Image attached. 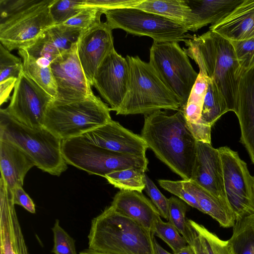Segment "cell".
Listing matches in <instances>:
<instances>
[{
	"instance_id": "6da1fadb",
	"label": "cell",
	"mask_w": 254,
	"mask_h": 254,
	"mask_svg": "<svg viewBox=\"0 0 254 254\" xmlns=\"http://www.w3.org/2000/svg\"><path fill=\"white\" fill-rule=\"evenodd\" d=\"M140 136L157 157L183 180H190L196 142L183 109L172 115L158 110L145 114Z\"/></svg>"
},
{
	"instance_id": "7a4b0ae2",
	"label": "cell",
	"mask_w": 254,
	"mask_h": 254,
	"mask_svg": "<svg viewBox=\"0 0 254 254\" xmlns=\"http://www.w3.org/2000/svg\"><path fill=\"white\" fill-rule=\"evenodd\" d=\"M183 50L202 71L215 84L224 96L229 111H237V97L240 78L243 74L230 40L209 30L191 36L184 41Z\"/></svg>"
},
{
	"instance_id": "3957f363",
	"label": "cell",
	"mask_w": 254,
	"mask_h": 254,
	"mask_svg": "<svg viewBox=\"0 0 254 254\" xmlns=\"http://www.w3.org/2000/svg\"><path fill=\"white\" fill-rule=\"evenodd\" d=\"M154 236L110 205L92 220L88 249L105 254H155Z\"/></svg>"
},
{
	"instance_id": "277c9868",
	"label": "cell",
	"mask_w": 254,
	"mask_h": 254,
	"mask_svg": "<svg viewBox=\"0 0 254 254\" xmlns=\"http://www.w3.org/2000/svg\"><path fill=\"white\" fill-rule=\"evenodd\" d=\"M129 79L124 99L116 115L147 114L162 109L178 111L180 99L165 85L149 63L127 56Z\"/></svg>"
},
{
	"instance_id": "5b68a950",
	"label": "cell",
	"mask_w": 254,
	"mask_h": 254,
	"mask_svg": "<svg viewBox=\"0 0 254 254\" xmlns=\"http://www.w3.org/2000/svg\"><path fill=\"white\" fill-rule=\"evenodd\" d=\"M0 139L19 147L43 172L59 176L67 168L62 152V140L44 127L33 128L21 124L6 108L0 110Z\"/></svg>"
},
{
	"instance_id": "8992f818",
	"label": "cell",
	"mask_w": 254,
	"mask_h": 254,
	"mask_svg": "<svg viewBox=\"0 0 254 254\" xmlns=\"http://www.w3.org/2000/svg\"><path fill=\"white\" fill-rule=\"evenodd\" d=\"M110 108L94 94L79 101L49 104L43 127L61 140L78 137L112 120Z\"/></svg>"
},
{
	"instance_id": "52a82bcc",
	"label": "cell",
	"mask_w": 254,
	"mask_h": 254,
	"mask_svg": "<svg viewBox=\"0 0 254 254\" xmlns=\"http://www.w3.org/2000/svg\"><path fill=\"white\" fill-rule=\"evenodd\" d=\"M62 152L67 164L104 178L111 173L131 168L146 171L148 164L146 157L111 151L81 136L62 140Z\"/></svg>"
},
{
	"instance_id": "ba28073f",
	"label": "cell",
	"mask_w": 254,
	"mask_h": 254,
	"mask_svg": "<svg viewBox=\"0 0 254 254\" xmlns=\"http://www.w3.org/2000/svg\"><path fill=\"white\" fill-rule=\"evenodd\" d=\"M149 64L165 85L186 104L198 73L176 42L153 41Z\"/></svg>"
},
{
	"instance_id": "9c48e42d",
	"label": "cell",
	"mask_w": 254,
	"mask_h": 254,
	"mask_svg": "<svg viewBox=\"0 0 254 254\" xmlns=\"http://www.w3.org/2000/svg\"><path fill=\"white\" fill-rule=\"evenodd\" d=\"M106 22L113 30L121 29L129 34L147 36L156 42H184L190 36L188 28L161 15L134 8L109 10L104 13Z\"/></svg>"
},
{
	"instance_id": "30bf717a",
	"label": "cell",
	"mask_w": 254,
	"mask_h": 254,
	"mask_svg": "<svg viewBox=\"0 0 254 254\" xmlns=\"http://www.w3.org/2000/svg\"><path fill=\"white\" fill-rule=\"evenodd\" d=\"M54 0H36L23 10L0 23V42L7 50L25 49L55 25L50 13Z\"/></svg>"
},
{
	"instance_id": "8fae6325",
	"label": "cell",
	"mask_w": 254,
	"mask_h": 254,
	"mask_svg": "<svg viewBox=\"0 0 254 254\" xmlns=\"http://www.w3.org/2000/svg\"><path fill=\"white\" fill-rule=\"evenodd\" d=\"M221 158L227 201L236 221L254 214V179L238 153L228 146L217 148Z\"/></svg>"
},
{
	"instance_id": "7c38bea8",
	"label": "cell",
	"mask_w": 254,
	"mask_h": 254,
	"mask_svg": "<svg viewBox=\"0 0 254 254\" xmlns=\"http://www.w3.org/2000/svg\"><path fill=\"white\" fill-rule=\"evenodd\" d=\"M53 99L22 70L6 109L21 124L33 128H40L43 127L47 108Z\"/></svg>"
},
{
	"instance_id": "4fadbf2b",
	"label": "cell",
	"mask_w": 254,
	"mask_h": 254,
	"mask_svg": "<svg viewBox=\"0 0 254 254\" xmlns=\"http://www.w3.org/2000/svg\"><path fill=\"white\" fill-rule=\"evenodd\" d=\"M51 69L57 87L54 100L70 103L94 94L78 59L77 44L53 61Z\"/></svg>"
},
{
	"instance_id": "5bb4252c",
	"label": "cell",
	"mask_w": 254,
	"mask_h": 254,
	"mask_svg": "<svg viewBox=\"0 0 254 254\" xmlns=\"http://www.w3.org/2000/svg\"><path fill=\"white\" fill-rule=\"evenodd\" d=\"M129 79L127 61L114 49L98 67L93 86L109 104L110 110L116 112L127 93Z\"/></svg>"
},
{
	"instance_id": "9a60e30c",
	"label": "cell",
	"mask_w": 254,
	"mask_h": 254,
	"mask_svg": "<svg viewBox=\"0 0 254 254\" xmlns=\"http://www.w3.org/2000/svg\"><path fill=\"white\" fill-rule=\"evenodd\" d=\"M112 30L106 22L101 21L83 30L77 43L78 59L91 86L98 67L115 49Z\"/></svg>"
},
{
	"instance_id": "2e32d148",
	"label": "cell",
	"mask_w": 254,
	"mask_h": 254,
	"mask_svg": "<svg viewBox=\"0 0 254 254\" xmlns=\"http://www.w3.org/2000/svg\"><path fill=\"white\" fill-rule=\"evenodd\" d=\"M81 136L102 148L136 156L146 157V151L148 148L140 135L112 120Z\"/></svg>"
},
{
	"instance_id": "e0dca14e",
	"label": "cell",
	"mask_w": 254,
	"mask_h": 254,
	"mask_svg": "<svg viewBox=\"0 0 254 254\" xmlns=\"http://www.w3.org/2000/svg\"><path fill=\"white\" fill-rule=\"evenodd\" d=\"M190 180L230 206L224 190L219 152L211 144L197 141L196 158Z\"/></svg>"
},
{
	"instance_id": "ac0fdd59",
	"label": "cell",
	"mask_w": 254,
	"mask_h": 254,
	"mask_svg": "<svg viewBox=\"0 0 254 254\" xmlns=\"http://www.w3.org/2000/svg\"><path fill=\"white\" fill-rule=\"evenodd\" d=\"M14 205L11 190L0 177V254H29Z\"/></svg>"
},
{
	"instance_id": "d6986e66",
	"label": "cell",
	"mask_w": 254,
	"mask_h": 254,
	"mask_svg": "<svg viewBox=\"0 0 254 254\" xmlns=\"http://www.w3.org/2000/svg\"><path fill=\"white\" fill-rule=\"evenodd\" d=\"M240 142L254 164V66L242 75L238 87L237 111Z\"/></svg>"
},
{
	"instance_id": "ffe728a7",
	"label": "cell",
	"mask_w": 254,
	"mask_h": 254,
	"mask_svg": "<svg viewBox=\"0 0 254 254\" xmlns=\"http://www.w3.org/2000/svg\"><path fill=\"white\" fill-rule=\"evenodd\" d=\"M118 212L134 220L154 235L156 221L160 214L152 202L142 192L120 190L111 203Z\"/></svg>"
},
{
	"instance_id": "44dd1931",
	"label": "cell",
	"mask_w": 254,
	"mask_h": 254,
	"mask_svg": "<svg viewBox=\"0 0 254 254\" xmlns=\"http://www.w3.org/2000/svg\"><path fill=\"white\" fill-rule=\"evenodd\" d=\"M209 29L230 41L254 37V0H244L226 17L211 25Z\"/></svg>"
},
{
	"instance_id": "7402d4cb",
	"label": "cell",
	"mask_w": 254,
	"mask_h": 254,
	"mask_svg": "<svg viewBox=\"0 0 254 254\" xmlns=\"http://www.w3.org/2000/svg\"><path fill=\"white\" fill-rule=\"evenodd\" d=\"M208 79V77L199 70L188 101L182 109L188 126L196 140L211 144L212 127L204 123L201 119Z\"/></svg>"
},
{
	"instance_id": "603a6c76",
	"label": "cell",
	"mask_w": 254,
	"mask_h": 254,
	"mask_svg": "<svg viewBox=\"0 0 254 254\" xmlns=\"http://www.w3.org/2000/svg\"><path fill=\"white\" fill-rule=\"evenodd\" d=\"M35 166L30 157L14 144L0 139V169L1 177L12 190L22 187L29 170Z\"/></svg>"
},
{
	"instance_id": "cb8c5ba5",
	"label": "cell",
	"mask_w": 254,
	"mask_h": 254,
	"mask_svg": "<svg viewBox=\"0 0 254 254\" xmlns=\"http://www.w3.org/2000/svg\"><path fill=\"white\" fill-rule=\"evenodd\" d=\"M185 189L193 195L201 212L211 216L221 227H233L236 219L231 207L191 180H183Z\"/></svg>"
},
{
	"instance_id": "d4e9b609",
	"label": "cell",
	"mask_w": 254,
	"mask_h": 254,
	"mask_svg": "<svg viewBox=\"0 0 254 254\" xmlns=\"http://www.w3.org/2000/svg\"><path fill=\"white\" fill-rule=\"evenodd\" d=\"M244 0H187L194 16L190 31L195 32L209 24H214L226 17Z\"/></svg>"
},
{
	"instance_id": "484cf974",
	"label": "cell",
	"mask_w": 254,
	"mask_h": 254,
	"mask_svg": "<svg viewBox=\"0 0 254 254\" xmlns=\"http://www.w3.org/2000/svg\"><path fill=\"white\" fill-rule=\"evenodd\" d=\"M133 7L161 15L187 27L194 23V16L187 0H142Z\"/></svg>"
},
{
	"instance_id": "4316f807",
	"label": "cell",
	"mask_w": 254,
	"mask_h": 254,
	"mask_svg": "<svg viewBox=\"0 0 254 254\" xmlns=\"http://www.w3.org/2000/svg\"><path fill=\"white\" fill-rule=\"evenodd\" d=\"M18 53L22 60L24 73L55 99L57 87L51 66L40 65L24 49L18 50Z\"/></svg>"
},
{
	"instance_id": "83f0119b",
	"label": "cell",
	"mask_w": 254,
	"mask_h": 254,
	"mask_svg": "<svg viewBox=\"0 0 254 254\" xmlns=\"http://www.w3.org/2000/svg\"><path fill=\"white\" fill-rule=\"evenodd\" d=\"M228 240L234 254H254V214L236 221Z\"/></svg>"
},
{
	"instance_id": "f1b7e54d",
	"label": "cell",
	"mask_w": 254,
	"mask_h": 254,
	"mask_svg": "<svg viewBox=\"0 0 254 254\" xmlns=\"http://www.w3.org/2000/svg\"><path fill=\"white\" fill-rule=\"evenodd\" d=\"M228 112L229 110L224 96L214 82L208 78L207 89L201 112V121L212 127Z\"/></svg>"
},
{
	"instance_id": "f546056e",
	"label": "cell",
	"mask_w": 254,
	"mask_h": 254,
	"mask_svg": "<svg viewBox=\"0 0 254 254\" xmlns=\"http://www.w3.org/2000/svg\"><path fill=\"white\" fill-rule=\"evenodd\" d=\"M145 171L137 168H128L106 175L108 182L120 190L142 192L145 188Z\"/></svg>"
},
{
	"instance_id": "4dcf8cb0",
	"label": "cell",
	"mask_w": 254,
	"mask_h": 254,
	"mask_svg": "<svg viewBox=\"0 0 254 254\" xmlns=\"http://www.w3.org/2000/svg\"><path fill=\"white\" fill-rule=\"evenodd\" d=\"M82 31L80 29L62 24H55L47 29L43 35L63 54L77 43Z\"/></svg>"
},
{
	"instance_id": "1f68e13d",
	"label": "cell",
	"mask_w": 254,
	"mask_h": 254,
	"mask_svg": "<svg viewBox=\"0 0 254 254\" xmlns=\"http://www.w3.org/2000/svg\"><path fill=\"white\" fill-rule=\"evenodd\" d=\"M180 234L169 221H163L161 216L158 218L154 227V236L165 242L172 250L173 254L179 252L188 245L185 238Z\"/></svg>"
},
{
	"instance_id": "d6a6232c",
	"label": "cell",
	"mask_w": 254,
	"mask_h": 254,
	"mask_svg": "<svg viewBox=\"0 0 254 254\" xmlns=\"http://www.w3.org/2000/svg\"><path fill=\"white\" fill-rule=\"evenodd\" d=\"M168 199L169 221L188 242L190 235V228L186 218L188 206L185 202L176 197L171 196Z\"/></svg>"
},
{
	"instance_id": "836d02e7",
	"label": "cell",
	"mask_w": 254,
	"mask_h": 254,
	"mask_svg": "<svg viewBox=\"0 0 254 254\" xmlns=\"http://www.w3.org/2000/svg\"><path fill=\"white\" fill-rule=\"evenodd\" d=\"M187 222L202 236L209 254H234L228 240L220 239L203 225L192 220L187 219Z\"/></svg>"
},
{
	"instance_id": "e575fe53",
	"label": "cell",
	"mask_w": 254,
	"mask_h": 254,
	"mask_svg": "<svg viewBox=\"0 0 254 254\" xmlns=\"http://www.w3.org/2000/svg\"><path fill=\"white\" fill-rule=\"evenodd\" d=\"M84 0H54L49 9L54 24H62L80 12Z\"/></svg>"
},
{
	"instance_id": "d590c367",
	"label": "cell",
	"mask_w": 254,
	"mask_h": 254,
	"mask_svg": "<svg viewBox=\"0 0 254 254\" xmlns=\"http://www.w3.org/2000/svg\"><path fill=\"white\" fill-rule=\"evenodd\" d=\"M22 70L21 59L12 54L0 44V82L9 78H17Z\"/></svg>"
},
{
	"instance_id": "8d00e7d4",
	"label": "cell",
	"mask_w": 254,
	"mask_h": 254,
	"mask_svg": "<svg viewBox=\"0 0 254 254\" xmlns=\"http://www.w3.org/2000/svg\"><path fill=\"white\" fill-rule=\"evenodd\" d=\"M54 236V246L52 253L54 254H77L75 240L60 225L56 219L52 228Z\"/></svg>"
},
{
	"instance_id": "74e56055",
	"label": "cell",
	"mask_w": 254,
	"mask_h": 254,
	"mask_svg": "<svg viewBox=\"0 0 254 254\" xmlns=\"http://www.w3.org/2000/svg\"><path fill=\"white\" fill-rule=\"evenodd\" d=\"M230 42L244 73L254 66V37Z\"/></svg>"
},
{
	"instance_id": "f35d334b",
	"label": "cell",
	"mask_w": 254,
	"mask_h": 254,
	"mask_svg": "<svg viewBox=\"0 0 254 254\" xmlns=\"http://www.w3.org/2000/svg\"><path fill=\"white\" fill-rule=\"evenodd\" d=\"M105 11L95 7H86L62 24L86 30L101 22L100 18Z\"/></svg>"
},
{
	"instance_id": "ab89813d",
	"label": "cell",
	"mask_w": 254,
	"mask_h": 254,
	"mask_svg": "<svg viewBox=\"0 0 254 254\" xmlns=\"http://www.w3.org/2000/svg\"><path fill=\"white\" fill-rule=\"evenodd\" d=\"M24 49L35 59H45L51 63L62 54L47 40L43 34L33 44Z\"/></svg>"
},
{
	"instance_id": "60d3db41",
	"label": "cell",
	"mask_w": 254,
	"mask_h": 254,
	"mask_svg": "<svg viewBox=\"0 0 254 254\" xmlns=\"http://www.w3.org/2000/svg\"><path fill=\"white\" fill-rule=\"evenodd\" d=\"M145 188L144 190L152 202L157 209L160 216L169 221V199L164 195L158 190L154 182L145 174Z\"/></svg>"
},
{
	"instance_id": "b9f144b4",
	"label": "cell",
	"mask_w": 254,
	"mask_h": 254,
	"mask_svg": "<svg viewBox=\"0 0 254 254\" xmlns=\"http://www.w3.org/2000/svg\"><path fill=\"white\" fill-rule=\"evenodd\" d=\"M158 182L163 189L178 196L188 205L201 212L195 198L185 189L183 180L171 181L161 179L159 180Z\"/></svg>"
},
{
	"instance_id": "7bdbcfd3",
	"label": "cell",
	"mask_w": 254,
	"mask_h": 254,
	"mask_svg": "<svg viewBox=\"0 0 254 254\" xmlns=\"http://www.w3.org/2000/svg\"><path fill=\"white\" fill-rule=\"evenodd\" d=\"M142 0H84L82 8L95 7L105 11L118 8L133 7Z\"/></svg>"
},
{
	"instance_id": "ee69618b",
	"label": "cell",
	"mask_w": 254,
	"mask_h": 254,
	"mask_svg": "<svg viewBox=\"0 0 254 254\" xmlns=\"http://www.w3.org/2000/svg\"><path fill=\"white\" fill-rule=\"evenodd\" d=\"M36 0H0V23L23 10Z\"/></svg>"
},
{
	"instance_id": "f6af8a7d",
	"label": "cell",
	"mask_w": 254,
	"mask_h": 254,
	"mask_svg": "<svg viewBox=\"0 0 254 254\" xmlns=\"http://www.w3.org/2000/svg\"><path fill=\"white\" fill-rule=\"evenodd\" d=\"M14 204L20 205L27 211L35 213V205L29 195L24 191L22 187L17 186L11 190Z\"/></svg>"
},
{
	"instance_id": "bcb514c9",
	"label": "cell",
	"mask_w": 254,
	"mask_h": 254,
	"mask_svg": "<svg viewBox=\"0 0 254 254\" xmlns=\"http://www.w3.org/2000/svg\"><path fill=\"white\" fill-rule=\"evenodd\" d=\"M188 224L190 228L188 244L191 247L194 254H209L202 236L188 223Z\"/></svg>"
},
{
	"instance_id": "7dc6e473",
	"label": "cell",
	"mask_w": 254,
	"mask_h": 254,
	"mask_svg": "<svg viewBox=\"0 0 254 254\" xmlns=\"http://www.w3.org/2000/svg\"><path fill=\"white\" fill-rule=\"evenodd\" d=\"M17 78H9L0 82V104L6 102L10 99V94L14 89Z\"/></svg>"
},
{
	"instance_id": "c3c4849f",
	"label": "cell",
	"mask_w": 254,
	"mask_h": 254,
	"mask_svg": "<svg viewBox=\"0 0 254 254\" xmlns=\"http://www.w3.org/2000/svg\"><path fill=\"white\" fill-rule=\"evenodd\" d=\"M153 242L155 254H172L160 246L154 236L153 238Z\"/></svg>"
},
{
	"instance_id": "681fc988",
	"label": "cell",
	"mask_w": 254,
	"mask_h": 254,
	"mask_svg": "<svg viewBox=\"0 0 254 254\" xmlns=\"http://www.w3.org/2000/svg\"><path fill=\"white\" fill-rule=\"evenodd\" d=\"M173 254H194V253L191 247L189 245H188L179 252Z\"/></svg>"
},
{
	"instance_id": "f907efd6",
	"label": "cell",
	"mask_w": 254,
	"mask_h": 254,
	"mask_svg": "<svg viewBox=\"0 0 254 254\" xmlns=\"http://www.w3.org/2000/svg\"><path fill=\"white\" fill-rule=\"evenodd\" d=\"M79 254H105L97 251H93L92 250L88 249L82 251L79 253Z\"/></svg>"
},
{
	"instance_id": "816d5d0a",
	"label": "cell",
	"mask_w": 254,
	"mask_h": 254,
	"mask_svg": "<svg viewBox=\"0 0 254 254\" xmlns=\"http://www.w3.org/2000/svg\"></svg>"
}]
</instances>
